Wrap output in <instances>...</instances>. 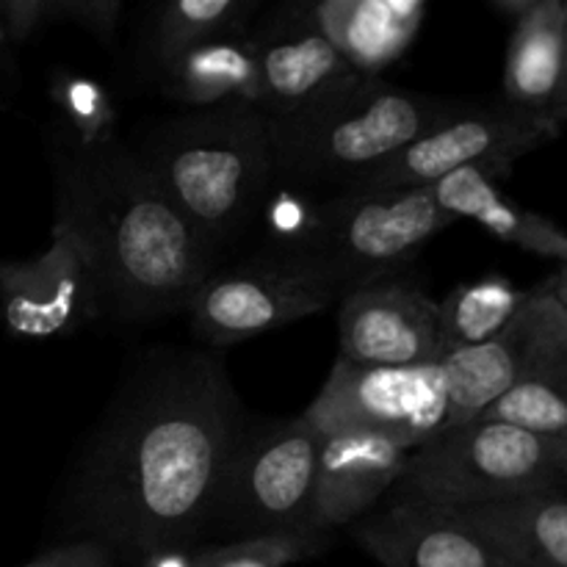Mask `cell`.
<instances>
[{"label":"cell","mask_w":567,"mask_h":567,"mask_svg":"<svg viewBox=\"0 0 567 567\" xmlns=\"http://www.w3.org/2000/svg\"><path fill=\"white\" fill-rule=\"evenodd\" d=\"M482 419L504 421L535 435L567 443V349L537 365Z\"/></svg>","instance_id":"24"},{"label":"cell","mask_w":567,"mask_h":567,"mask_svg":"<svg viewBox=\"0 0 567 567\" xmlns=\"http://www.w3.org/2000/svg\"><path fill=\"white\" fill-rule=\"evenodd\" d=\"M396 485L402 498L449 509L567 491V443L476 419L415 449Z\"/></svg>","instance_id":"6"},{"label":"cell","mask_w":567,"mask_h":567,"mask_svg":"<svg viewBox=\"0 0 567 567\" xmlns=\"http://www.w3.org/2000/svg\"><path fill=\"white\" fill-rule=\"evenodd\" d=\"M563 349H567V313L548 282H540L529 288L524 308L498 336L452 352L441 363L446 377L443 432L482 419L504 393Z\"/></svg>","instance_id":"11"},{"label":"cell","mask_w":567,"mask_h":567,"mask_svg":"<svg viewBox=\"0 0 567 567\" xmlns=\"http://www.w3.org/2000/svg\"><path fill=\"white\" fill-rule=\"evenodd\" d=\"M496 177L502 175L485 166H465L426 188L454 221L471 219L498 241L554 260L559 269L567 266V233L546 216L513 203L496 186Z\"/></svg>","instance_id":"18"},{"label":"cell","mask_w":567,"mask_h":567,"mask_svg":"<svg viewBox=\"0 0 567 567\" xmlns=\"http://www.w3.org/2000/svg\"><path fill=\"white\" fill-rule=\"evenodd\" d=\"M120 14V0H61V22H75L100 39L114 37Z\"/></svg>","instance_id":"29"},{"label":"cell","mask_w":567,"mask_h":567,"mask_svg":"<svg viewBox=\"0 0 567 567\" xmlns=\"http://www.w3.org/2000/svg\"><path fill=\"white\" fill-rule=\"evenodd\" d=\"M50 97L64 116V127L72 138L83 144L114 138L116 111L103 83L78 72H55L50 81Z\"/></svg>","instance_id":"26"},{"label":"cell","mask_w":567,"mask_h":567,"mask_svg":"<svg viewBox=\"0 0 567 567\" xmlns=\"http://www.w3.org/2000/svg\"><path fill=\"white\" fill-rule=\"evenodd\" d=\"M408 457L410 452L402 443L374 432L347 430L321 435L310 532L332 535L369 515L382 493L402 480Z\"/></svg>","instance_id":"15"},{"label":"cell","mask_w":567,"mask_h":567,"mask_svg":"<svg viewBox=\"0 0 567 567\" xmlns=\"http://www.w3.org/2000/svg\"><path fill=\"white\" fill-rule=\"evenodd\" d=\"M529 299V288H518L502 275H487L482 280L463 282L441 305V336L446 358L460 349L480 347L504 330L518 316Z\"/></svg>","instance_id":"22"},{"label":"cell","mask_w":567,"mask_h":567,"mask_svg":"<svg viewBox=\"0 0 567 567\" xmlns=\"http://www.w3.org/2000/svg\"><path fill=\"white\" fill-rule=\"evenodd\" d=\"M305 419L321 435L374 432L413 454L443 432V365H360L338 358Z\"/></svg>","instance_id":"9"},{"label":"cell","mask_w":567,"mask_h":567,"mask_svg":"<svg viewBox=\"0 0 567 567\" xmlns=\"http://www.w3.org/2000/svg\"><path fill=\"white\" fill-rule=\"evenodd\" d=\"M258 59L260 105L280 122L327 103L365 81L316 25L310 3L280 6L249 28Z\"/></svg>","instance_id":"12"},{"label":"cell","mask_w":567,"mask_h":567,"mask_svg":"<svg viewBox=\"0 0 567 567\" xmlns=\"http://www.w3.org/2000/svg\"><path fill=\"white\" fill-rule=\"evenodd\" d=\"M9 50H11V42H9V37H6L3 22H0V66L9 64Z\"/></svg>","instance_id":"33"},{"label":"cell","mask_w":567,"mask_h":567,"mask_svg":"<svg viewBox=\"0 0 567 567\" xmlns=\"http://www.w3.org/2000/svg\"><path fill=\"white\" fill-rule=\"evenodd\" d=\"M158 83L169 97L199 109L260 105L258 59L249 31L225 33L192 44L155 64Z\"/></svg>","instance_id":"19"},{"label":"cell","mask_w":567,"mask_h":567,"mask_svg":"<svg viewBox=\"0 0 567 567\" xmlns=\"http://www.w3.org/2000/svg\"><path fill=\"white\" fill-rule=\"evenodd\" d=\"M352 535L382 567H509L457 513L413 498L360 520Z\"/></svg>","instance_id":"16"},{"label":"cell","mask_w":567,"mask_h":567,"mask_svg":"<svg viewBox=\"0 0 567 567\" xmlns=\"http://www.w3.org/2000/svg\"><path fill=\"white\" fill-rule=\"evenodd\" d=\"M551 120L557 122V125H565V122H567V31H565V75H563V89H559V100H557V105H554Z\"/></svg>","instance_id":"31"},{"label":"cell","mask_w":567,"mask_h":567,"mask_svg":"<svg viewBox=\"0 0 567 567\" xmlns=\"http://www.w3.org/2000/svg\"><path fill=\"white\" fill-rule=\"evenodd\" d=\"M192 554L194 548H166L138 559L133 567H192Z\"/></svg>","instance_id":"30"},{"label":"cell","mask_w":567,"mask_h":567,"mask_svg":"<svg viewBox=\"0 0 567 567\" xmlns=\"http://www.w3.org/2000/svg\"><path fill=\"white\" fill-rule=\"evenodd\" d=\"M0 310L6 330L25 341L72 336L103 316L86 252L55 225L50 247L31 260H0Z\"/></svg>","instance_id":"13"},{"label":"cell","mask_w":567,"mask_h":567,"mask_svg":"<svg viewBox=\"0 0 567 567\" xmlns=\"http://www.w3.org/2000/svg\"><path fill=\"white\" fill-rule=\"evenodd\" d=\"M452 221L430 188L343 192L319 205L308 236L277 258L347 297L399 275Z\"/></svg>","instance_id":"5"},{"label":"cell","mask_w":567,"mask_h":567,"mask_svg":"<svg viewBox=\"0 0 567 567\" xmlns=\"http://www.w3.org/2000/svg\"><path fill=\"white\" fill-rule=\"evenodd\" d=\"M120 559L97 540H61L22 567H116Z\"/></svg>","instance_id":"28"},{"label":"cell","mask_w":567,"mask_h":567,"mask_svg":"<svg viewBox=\"0 0 567 567\" xmlns=\"http://www.w3.org/2000/svg\"><path fill=\"white\" fill-rule=\"evenodd\" d=\"M321 432L305 415L241 432L230 454L208 532L241 537L310 532Z\"/></svg>","instance_id":"7"},{"label":"cell","mask_w":567,"mask_h":567,"mask_svg":"<svg viewBox=\"0 0 567 567\" xmlns=\"http://www.w3.org/2000/svg\"><path fill=\"white\" fill-rule=\"evenodd\" d=\"M548 288H551V293L557 297V302L563 305V310L567 313V266H563V269L557 271V275L548 277Z\"/></svg>","instance_id":"32"},{"label":"cell","mask_w":567,"mask_h":567,"mask_svg":"<svg viewBox=\"0 0 567 567\" xmlns=\"http://www.w3.org/2000/svg\"><path fill=\"white\" fill-rule=\"evenodd\" d=\"M255 14V0H172L153 11L147 25V50L158 64L192 44L249 31Z\"/></svg>","instance_id":"23"},{"label":"cell","mask_w":567,"mask_h":567,"mask_svg":"<svg viewBox=\"0 0 567 567\" xmlns=\"http://www.w3.org/2000/svg\"><path fill=\"white\" fill-rule=\"evenodd\" d=\"M567 0H529L513 20L504 103L551 120L565 75Z\"/></svg>","instance_id":"20"},{"label":"cell","mask_w":567,"mask_h":567,"mask_svg":"<svg viewBox=\"0 0 567 567\" xmlns=\"http://www.w3.org/2000/svg\"><path fill=\"white\" fill-rule=\"evenodd\" d=\"M136 153L219 252L255 219L277 172L269 120L255 105L177 116L155 127Z\"/></svg>","instance_id":"3"},{"label":"cell","mask_w":567,"mask_h":567,"mask_svg":"<svg viewBox=\"0 0 567 567\" xmlns=\"http://www.w3.org/2000/svg\"><path fill=\"white\" fill-rule=\"evenodd\" d=\"M330 546V535L316 532L241 537L219 546H197L192 567H288L319 557Z\"/></svg>","instance_id":"25"},{"label":"cell","mask_w":567,"mask_h":567,"mask_svg":"<svg viewBox=\"0 0 567 567\" xmlns=\"http://www.w3.org/2000/svg\"><path fill=\"white\" fill-rule=\"evenodd\" d=\"M559 131L563 125L548 116L529 114L507 103L454 105L449 116L347 192L426 188L465 166H485L507 175L515 161L554 142Z\"/></svg>","instance_id":"8"},{"label":"cell","mask_w":567,"mask_h":567,"mask_svg":"<svg viewBox=\"0 0 567 567\" xmlns=\"http://www.w3.org/2000/svg\"><path fill=\"white\" fill-rule=\"evenodd\" d=\"M452 513L474 526L509 567H567V491L529 493Z\"/></svg>","instance_id":"21"},{"label":"cell","mask_w":567,"mask_h":567,"mask_svg":"<svg viewBox=\"0 0 567 567\" xmlns=\"http://www.w3.org/2000/svg\"><path fill=\"white\" fill-rule=\"evenodd\" d=\"M341 360L360 365H432L446 360L437 305L404 282L347 293L338 313Z\"/></svg>","instance_id":"14"},{"label":"cell","mask_w":567,"mask_h":567,"mask_svg":"<svg viewBox=\"0 0 567 567\" xmlns=\"http://www.w3.org/2000/svg\"><path fill=\"white\" fill-rule=\"evenodd\" d=\"M338 299L332 288L282 258L216 269L188 299L186 313L199 341L230 347L316 316Z\"/></svg>","instance_id":"10"},{"label":"cell","mask_w":567,"mask_h":567,"mask_svg":"<svg viewBox=\"0 0 567 567\" xmlns=\"http://www.w3.org/2000/svg\"><path fill=\"white\" fill-rule=\"evenodd\" d=\"M0 22L11 48H20L44 25L61 22V0H0Z\"/></svg>","instance_id":"27"},{"label":"cell","mask_w":567,"mask_h":567,"mask_svg":"<svg viewBox=\"0 0 567 567\" xmlns=\"http://www.w3.org/2000/svg\"><path fill=\"white\" fill-rule=\"evenodd\" d=\"M454 105L365 78L305 114L269 122L275 169L299 181L352 188L449 116Z\"/></svg>","instance_id":"4"},{"label":"cell","mask_w":567,"mask_h":567,"mask_svg":"<svg viewBox=\"0 0 567 567\" xmlns=\"http://www.w3.org/2000/svg\"><path fill=\"white\" fill-rule=\"evenodd\" d=\"M316 25L363 78L402 59L426 17L424 0H321L310 3Z\"/></svg>","instance_id":"17"},{"label":"cell","mask_w":567,"mask_h":567,"mask_svg":"<svg viewBox=\"0 0 567 567\" xmlns=\"http://www.w3.org/2000/svg\"><path fill=\"white\" fill-rule=\"evenodd\" d=\"M55 225L86 252L103 316L147 321L186 310L219 249L181 214L136 150L114 138L55 147Z\"/></svg>","instance_id":"2"},{"label":"cell","mask_w":567,"mask_h":567,"mask_svg":"<svg viewBox=\"0 0 567 567\" xmlns=\"http://www.w3.org/2000/svg\"><path fill=\"white\" fill-rule=\"evenodd\" d=\"M241 432V404L221 360L155 352L72 471L61 537L103 543L131 567L166 548H197Z\"/></svg>","instance_id":"1"}]
</instances>
